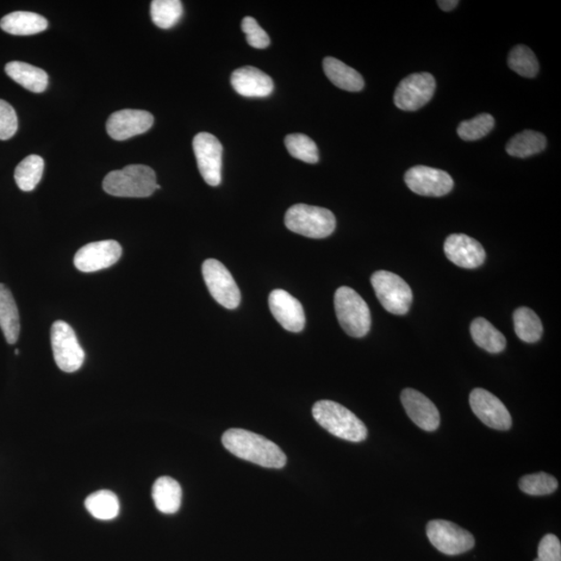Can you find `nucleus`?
Segmentation results:
<instances>
[{"label": "nucleus", "mask_w": 561, "mask_h": 561, "mask_svg": "<svg viewBox=\"0 0 561 561\" xmlns=\"http://www.w3.org/2000/svg\"><path fill=\"white\" fill-rule=\"evenodd\" d=\"M435 80L432 74L422 72L409 75L401 81L394 94L399 110L415 111L423 108L434 97Z\"/></svg>", "instance_id": "nucleus-10"}, {"label": "nucleus", "mask_w": 561, "mask_h": 561, "mask_svg": "<svg viewBox=\"0 0 561 561\" xmlns=\"http://www.w3.org/2000/svg\"><path fill=\"white\" fill-rule=\"evenodd\" d=\"M18 129V118L12 106L0 99V140H10Z\"/></svg>", "instance_id": "nucleus-36"}, {"label": "nucleus", "mask_w": 561, "mask_h": 561, "mask_svg": "<svg viewBox=\"0 0 561 561\" xmlns=\"http://www.w3.org/2000/svg\"><path fill=\"white\" fill-rule=\"evenodd\" d=\"M515 332L527 343L538 342L542 335V324L532 309L521 307L514 313Z\"/></svg>", "instance_id": "nucleus-29"}, {"label": "nucleus", "mask_w": 561, "mask_h": 561, "mask_svg": "<svg viewBox=\"0 0 561 561\" xmlns=\"http://www.w3.org/2000/svg\"><path fill=\"white\" fill-rule=\"evenodd\" d=\"M334 304L337 318L346 334L361 338L370 332V310L358 292L342 286L335 293Z\"/></svg>", "instance_id": "nucleus-4"}, {"label": "nucleus", "mask_w": 561, "mask_h": 561, "mask_svg": "<svg viewBox=\"0 0 561 561\" xmlns=\"http://www.w3.org/2000/svg\"><path fill=\"white\" fill-rule=\"evenodd\" d=\"M285 146L289 154L298 160L307 164H316L320 160L316 143L307 135L301 134L287 135Z\"/></svg>", "instance_id": "nucleus-32"}, {"label": "nucleus", "mask_w": 561, "mask_h": 561, "mask_svg": "<svg viewBox=\"0 0 561 561\" xmlns=\"http://www.w3.org/2000/svg\"><path fill=\"white\" fill-rule=\"evenodd\" d=\"M494 126L495 118L490 114H482L461 122L458 127V134L464 141H477L488 135Z\"/></svg>", "instance_id": "nucleus-34"}, {"label": "nucleus", "mask_w": 561, "mask_h": 561, "mask_svg": "<svg viewBox=\"0 0 561 561\" xmlns=\"http://www.w3.org/2000/svg\"><path fill=\"white\" fill-rule=\"evenodd\" d=\"M534 561H561V544L557 536L547 534L541 539L538 558Z\"/></svg>", "instance_id": "nucleus-37"}, {"label": "nucleus", "mask_w": 561, "mask_h": 561, "mask_svg": "<svg viewBox=\"0 0 561 561\" xmlns=\"http://www.w3.org/2000/svg\"><path fill=\"white\" fill-rule=\"evenodd\" d=\"M154 117L146 110H123L114 112L106 123L111 139L125 141L147 133L153 126Z\"/></svg>", "instance_id": "nucleus-15"}, {"label": "nucleus", "mask_w": 561, "mask_h": 561, "mask_svg": "<svg viewBox=\"0 0 561 561\" xmlns=\"http://www.w3.org/2000/svg\"><path fill=\"white\" fill-rule=\"evenodd\" d=\"M224 448L235 457L271 469H280L287 458L277 444L264 435L240 428H231L222 436Z\"/></svg>", "instance_id": "nucleus-1"}, {"label": "nucleus", "mask_w": 561, "mask_h": 561, "mask_svg": "<svg viewBox=\"0 0 561 561\" xmlns=\"http://www.w3.org/2000/svg\"><path fill=\"white\" fill-rule=\"evenodd\" d=\"M405 184L417 195L443 197L453 189V180L445 171L426 166L410 168L404 175Z\"/></svg>", "instance_id": "nucleus-12"}, {"label": "nucleus", "mask_w": 561, "mask_h": 561, "mask_svg": "<svg viewBox=\"0 0 561 561\" xmlns=\"http://www.w3.org/2000/svg\"><path fill=\"white\" fill-rule=\"evenodd\" d=\"M231 85L243 97H267L273 92L272 79L255 67L237 69L231 77Z\"/></svg>", "instance_id": "nucleus-19"}, {"label": "nucleus", "mask_w": 561, "mask_h": 561, "mask_svg": "<svg viewBox=\"0 0 561 561\" xmlns=\"http://www.w3.org/2000/svg\"><path fill=\"white\" fill-rule=\"evenodd\" d=\"M268 305L272 314L286 330L302 332L305 324V311L301 302L290 293L276 289L271 292Z\"/></svg>", "instance_id": "nucleus-16"}, {"label": "nucleus", "mask_w": 561, "mask_h": 561, "mask_svg": "<svg viewBox=\"0 0 561 561\" xmlns=\"http://www.w3.org/2000/svg\"><path fill=\"white\" fill-rule=\"evenodd\" d=\"M427 534L433 546L446 555L463 554L476 545V540L469 532L445 520L430 521Z\"/></svg>", "instance_id": "nucleus-9"}, {"label": "nucleus", "mask_w": 561, "mask_h": 561, "mask_svg": "<svg viewBox=\"0 0 561 561\" xmlns=\"http://www.w3.org/2000/svg\"><path fill=\"white\" fill-rule=\"evenodd\" d=\"M508 66L511 70L527 78L535 77L540 70L538 59L533 50L525 45H517L511 49Z\"/></svg>", "instance_id": "nucleus-31"}, {"label": "nucleus", "mask_w": 561, "mask_h": 561, "mask_svg": "<svg viewBox=\"0 0 561 561\" xmlns=\"http://www.w3.org/2000/svg\"><path fill=\"white\" fill-rule=\"evenodd\" d=\"M156 174L151 167L130 165L112 171L103 180V190L109 195L122 198H147L156 191Z\"/></svg>", "instance_id": "nucleus-3"}, {"label": "nucleus", "mask_w": 561, "mask_h": 561, "mask_svg": "<svg viewBox=\"0 0 561 561\" xmlns=\"http://www.w3.org/2000/svg\"><path fill=\"white\" fill-rule=\"evenodd\" d=\"M243 33L247 36V42L249 46L257 49H264L271 44L270 37L266 31L260 27L257 21L252 17H246L241 22Z\"/></svg>", "instance_id": "nucleus-35"}, {"label": "nucleus", "mask_w": 561, "mask_h": 561, "mask_svg": "<svg viewBox=\"0 0 561 561\" xmlns=\"http://www.w3.org/2000/svg\"><path fill=\"white\" fill-rule=\"evenodd\" d=\"M285 224L292 232L309 239H326L336 228L332 211L305 204L293 205L285 215Z\"/></svg>", "instance_id": "nucleus-5"}, {"label": "nucleus", "mask_w": 561, "mask_h": 561, "mask_svg": "<svg viewBox=\"0 0 561 561\" xmlns=\"http://www.w3.org/2000/svg\"><path fill=\"white\" fill-rule=\"evenodd\" d=\"M459 2L458 0H442V2H438L440 8L443 11L449 12L457 8Z\"/></svg>", "instance_id": "nucleus-38"}, {"label": "nucleus", "mask_w": 561, "mask_h": 561, "mask_svg": "<svg viewBox=\"0 0 561 561\" xmlns=\"http://www.w3.org/2000/svg\"><path fill=\"white\" fill-rule=\"evenodd\" d=\"M152 497L156 508L167 515L176 514L183 500V490L176 480L159 477L153 484Z\"/></svg>", "instance_id": "nucleus-22"}, {"label": "nucleus", "mask_w": 561, "mask_h": 561, "mask_svg": "<svg viewBox=\"0 0 561 561\" xmlns=\"http://www.w3.org/2000/svg\"><path fill=\"white\" fill-rule=\"evenodd\" d=\"M122 256V247L116 240L87 243L75 255L74 265L83 272H94L109 268Z\"/></svg>", "instance_id": "nucleus-13"}, {"label": "nucleus", "mask_w": 561, "mask_h": 561, "mask_svg": "<svg viewBox=\"0 0 561 561\" xmlns=\"http://www.w3.org/2000/svg\"><path fill=\"white\" fill-rule=\"evenodd\" d=\"M5 73L33 93H43L47 89L48 75L42 69L28 64L23 61H10L5 66Z\"/></svg>", "instance_id": "nucleus-21"}, {"label": "nucleus", "mask_w": 561, "mask_h": 561, "mask_svg": "<svg viewBox=\"0 0 561 561\" xmlns=\"http://www.w3.org/2000/svg\"><path fill=\"white\" fill-rule=\"evenodd\" d=\"M44 172V160L39 155H29L15 170V181L23 191H31L40 183Z\"/></svg>", "instance_id": "nucleus-28"}, {"label": "nucleus", "mask_w": 561, "mask_h": 561, "mask_svg": "<svg viewBox=\"0 0 561 561\" xmlns=\"http://www.w3.org/2000/svg\"><path fill=\"white\" fill-rule=\"evenodd\" d=\"M202 272L211 297L218 304L230 310L239 307L241 299L239 286L222 262L216 259L206 260Z\"/></svg>", "instance_id": "nucleus-7"}, {"label": "nucleus", "mask_w": 561, "mask_h": 561, "mask_svg": "<svg viewBox=\"0 0 561 561\" xmlns=\"http://www.w3.org/2000/svg\"><path fill=\"white\" fill-rule=\"evenodd\" d=\"M471 335L479 347L491 354L501 353L507 346L504 335L483 317L476 318L471 323Z\"/></svg>", "instance_id": "nucleus-25"}, {"label": "nucleus", "mask_w": 561, "mask_h": 561, "mask_svg": "<svg viewBox=\"0 0 561 561\" xmlns=\"http://www.w3.org/2000/svg\"><path fill=\"white\" fill-rule=\"evenodd\" d=\"M323 70L327 77L341 90L348 92H359L363 90L364 79L354 69L335 58L323 60Z\"/></svg>", "instance_id": "nucleus-23"}, {"label": "nucleus", "mask_w": 561, "mask_h": 561, "mask_svg": "<svg viewBox=\"0 0 561 561\" xmlns=\"http://www.w3.org/2000/svg\"><path fill=\"white\" fill-rule=\"evenodd\" d=\"M546 146L544 134L533 130H524L508 142L507 152L514 158L526 159L544 151Z\"/></svg>", "instance_id": "nucleus-26"}, {"label": "nucleus", "mask_w": 561, "mask_h": 561, "mask_svg": "<svg viewBox=\"0 0 561 561\" xmlns=\"http://www.w3.org/2000/svg\"><path fill=\"white\" fill-rule=\"evenodd\" d=\"M0 28L11 35L31 36L48 28L45 18L31 12H12L0 20Z\"/></svg>", "instance_id": "nucleus-20"}, {"label": "nucleus", "mask_w": 561, "mask_h": 561, "mask_svg": "<svg viewBox=\"0 0 561 561\" xmlns=\"http://www.w3.org/2000/svg\"><path fill=\"white\" fill-rule=\"evenodd\" d=\"M371 284L379 303L389 313H408L413 303V292L402 278L391 272L378 271L372 274Z\"/></svg>", "instance_id": "nucleus-6"}, {"label": "nucleus", "mask_w": 561, "mask_h": 561, "mask_svg": "<svg viewBox=\"0 0 561 561\" xmlns=\"http://www.w3.org/2000/svg\"><path fill=\"white\" fill-rule=\"evenodd\" d=\"M85 508L98 520H112L120 513V502L115 492L102 490L93 492L85 501Z\"/></svg>", "instance_id": "nucleus-27"}, {"label": "nucleus", "mask_w": 561, "mask_h": 561, "mask_svg": "<svg viewBox=\"0 0 561 561\" xmlns=\"http://www.w3.org/2000/svg\"><path fill=\"white\" fill-rule=\"evenodd\" d=\"M519 486L522 492L532 496L552 494L558 488L557 479L544 472L530 474L521 478Z\"/></svg>", "instance_id": "nucleus-33"}, {"label": "nucleus", "mask_w": 561, "mask_h": 561, "mask_svg": "<svg viewBox=\"0 0 561 561\" xmlns=\"http://www.w3.org/2000/svg\"><path fill=\"white\" fill-rule=\"evenodd\" d=\"M199 173L206 183L217 186L222 183L223 146L215 135L201 133L192 142Z\"/></svg>", "instance_id": "nucleus-11"}, {"label": "nucleus", "mask_w": 561, "mask_h": 561, "mask_svg": "<svg viewBox=\"0 0 561 561\" xmlns=\"http://www.w3.org/2000/svg\"><path fill=\"white\" fill-rule=\"evenodd\" d=\"M446 257L455 265L473 270L484 264L485 251L480 243L465 234H452L444 243Z\"/></svg>", "instance_id": "nucleus-17"}, {"label": "nucleus", "mask_w": 561, "mask_h": 561, "mask_svg": "<svg viewBox=\"0 0 561 561\" xmlns=\"http://www.w3.org/2000/svg\"><path fill=\"white\" fill-rule=\"evenodd\" d=\"M0 329L9 345H15L20 334V318L8 287L0 284Z\"/></svg>", "instance_id": "nucleus-24"}, {"label": "nucleus", "mask_w": 561, "mask_h": 561, "mask_svg": "<svg viewBox=\"0 0 561 561\" xmlns=\"http://www.w3.org/2000/svg\"><path fill=\"white\" fill-rule=\"evenodd\" d=\"M402 402L411 420L427 432H434L440 426V413L430 399L414 389L402 392Z\"/></svg>", "instance_id": "nucleus-18"}, {"label": "nucleus", "mask_w": 561, "mask_h": 561, "mask_svg": "<svg viewBox=\"0 0 561 561\" xmlns=\"http://www.w3.org/2000/svg\"><path fill=\"white\" fill-rule=\"evenodd\" d=\"M314 419L337 438L362 442L367 438V428L353 411L332 401L317 402L312 408Z\"/></svg>", "instance_id": "nucleus-2"}, {"label": "nucleus", "mask_w": 561, "mask_h": 561, "mask_svg": "<svg viewBox=\"0 0 561 561\" xmlns=\"http://www.w3.org/2000/svg\"><path fill=\"white\" fill-rule=\"evenodd\" d=\"M470 405L473 413L486 427L497 430H508L513 424L507 407L500 399L489 391L474 389L470 394Z\"/></svg>", "instance_id": "nucleus-14"}, {"label": "nucleus", "mask_w": 561, "mask_h": 561, "mask_svg": "<svg viewBox=\"0 0 561 561\" xmlns=\"http://www.w3.org/2000/svg\"><path fill=\"white\" fill-rule=\"evenodd\" d=\"M52 346L56 365L65 372L80 370L85 362V352L81 348L74 329L65 321H58L52 327Z\"/></svg>", "instance_id": "nucleus-8"}, {"label": "nucleus", "mask_w": 561, "mask_h": 561, "mask_svg": "<svg viewBox=\"0 0 561 561\" xmlns=\"http://www.w3.org/2000/svg\"><path fill=\"white\" fill-rule=\"evenodd\" d=\"M183 15V6L179 0H154L151 4L152 20L159 28H172Z\"/></svg>", "instance_id": "nucleus-30"}]
</instances>
